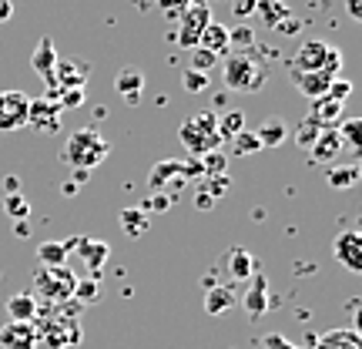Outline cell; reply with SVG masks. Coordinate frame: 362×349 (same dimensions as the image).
Here are the masks:
<instances>
[{"mask_svg":"<svg viewBox=\"0 0 362 349\" xmlns=\"http://www.w3.org/2000/svg\"><path fill=\"white\" fill-rule=\"evenodd\" d=\"M221 78H225V88L235 91V94H255V91L265 88L269 71L252 51H235L225 57Z\"/></svg>","mask_w":362,"mask_h":349,"instance_id":"6da1fadb","label":"cell"},{"mask_svg":"<svg viewBox=\"0 0 362 349\" xmlns=\"http://www.w3.org/2000/svg\"><path fill=\"white\" fill-rule=\"evenodd\" d=\"M107 151H111V144L101 138V131L81 128V131H74V135L67 138V144H64V151H61V158H64L71 168L90 171V168H98L104 158H107Z\"/></svg>","mask_w":362,"mask_h":349,"instance_id":"7a4b0ae2","label":"cell"},{"mask_svg":"<svg viewBox=\"0 0 362 349\" xmlns=\"http://www.w3.org/2000/svg\"><path fill=\"white\" fill-rule=\"evenodd\" d=\"M339 67H342V51L339 47H329L325 40H309V44L298 47L288 71H329V74L339 78Z\"/></svg>","mask_w":362,"mask_h":349,"instance_id":"3957f363","label":"cell"},{"mask_svg":"<svg viewBox=\"0 0 362 349\" xmlns=\"http://www.w3.org/2000/svg\"><path fill=\"white\" fill-rule=\"evenodd\" d=\"M181 144L192 151V155H208L218 148V128H215V115H194L181 125Z\"/></svg>","mask_w":362,"mask_h":349,"instance_id":"277c9868","label":"cell"},{"mask_svg":"<svg viewBox=\"0 0 362 349\" xmlns=\"http://www.w3.org/2000/svg\"><path fill=\"white\" fill-rule=\"evenodd\" d=\"M34 282H37L40 296L54 299V302H67V299L74 296V272L67 269V265H40L37 275H34Z\"/></svg>","mask_w":362,"mask_h":349,"instance_id":"5b68a950","label":"cell"},{"mask_svg":"<svg viewBox=\"0 0 362 349\" xmlns=\"http://www.w3.org/2000/svg\"><path fill=\"white\" fill-rule=\"evenodd\" d=\"M178 24H181V30H178V44H181V47H198L202 30L211 24V11H208V4H202V0L188 4V7L178 13Z\"/></svg>","mask_w":362,"mask_h":349,"instance_id":"8992f818","label":"cell"},{"mask_svg":"<svg viewBox=\"0 0 362 349\" xmlns=\"http://www.w3.org/2000/svg\"><path fill=\"white\" fill-rule=\"evenodd\" d=\"M30 98L24 91H0V131H17L27 125Z\"/></svg>","mask_w":362,"mask_h":349,"instance_id":"52a82bcc","label":"cell"},{"mask_svg":"<svg viewBox=\"0 0 362 349\" xmlns=\"http://www.w3.org/2000/svg\"><path fill=\"white\" fill-rule=\"evenodd\" d=\"M64 248H67V252H78L81 262L90 269V275H94V279L101 275L104 259L111 256V246H107L104 239H71V242H64Z\"/></svg>","mask_w":362,"mask_h":349,"instance_id":"ba28073f","label":"cell"},{"mask_svg":"<svg viewBox=\"0 0 362 349\" xmlns=\"http://www.w3.org/2000/svg\"><path fill=\"white\" fill-rule=\"evenodd\" d=\"M332 256H336V262H342L349 272L359 275L362 272V235L352 232V229L339 232L336 242H332Z\"/></svg>","mask_w":362,"mask_h":349,"instance_id":"9c48e42d","label":"cell"},{"mask_svg":"<svg viewBox=\"0 0 362 349\" xmlns=\"http://www.w3.org/2000/svg\"><path fill=\"white\" fill-rule=\"evenodd\" d=\"M37 326L34 323H4L0 326V349H37Z\"/></svg>","mask_w":362,"mask_h":349,"instance_id":"30bf717a","label":"cell"},{"mask_svg":"<svg viewBox=\"0 0 362 349\" xmlns=\"http://www.w3.org/2000/svg\"><path fill=\"white\" fill-rule=\"evenodd\" d=\"M292 74V81H296V88L305 94V98H322L325 91H329V84H332V78L336 74H329V71H288Z\"/></svg>","mask_w":362,"mask_h":349,"instance_id":"8fae6325","label":"cell"},{"mask_svg":"<svg viewBox=\"0 0 362 349\" xmlns=\"http://www.w3.org/2000/svg\"><path fill=\"white\" fill-rule=\"evenodd\" d=\"M339 151H342V138H339L336 128H322L319 131V138H315V144L309 148V158L315 161V165H329V161H336Z\"/></svg>","mask_w":362,"mask_h":349,"instance_id":"7c38bea8","label":"cell"},{"mask_svg":"<svg viewBox=\"0 0 362 349\" xmlns=\"http://www.w3.org/2000/svg\"><path fill=\"white\" fill-rule=\"evenodd\" d=\"M61 104L54 101H30V111H27V125H34L40 131H57L61 128Z\"/></svg>","mask_w":362,"mask_h":349,"instance_id":"4fadbf2b","label":"cell"},{"mask_svg":"<svg viewBox=\"0 0 362 349\" xmlns=\"http://www.w3.org/2000/svg\"><path fill=\"white\" fill-rule=\"evenodd\" d=\"M84 81H88V67L84 64H71V61H57V64H54V74H51V81H47V84H51L54 91L57 88H84Z\"/></svg>","mask_w":362,"mask_h":349,"instance_id":"5bb4252c","label":"cell"},{"mask_svg":"<svg viewBox=\"0 0 362 349\" xmlns=\"http://www.w3.org/2000/svg\"><path fill=\"white\" fill-rule=\"evenodd\" d=\"M37 299L34 292H13L7 299V316H11V323H34L37 319Z\"/></svg>","mask_w":362,"mask_h":349,"instance_id":"9a60e30c","label":"cell"},{"mask_svg":"<svg viewBox=\"0 0 362 349\" xmlns=\"http://www.w3.org/2000/svg\"><path fill=\"white\" fill-rule=\"evenodd\" d=\"M225 262H228V275H232V279H238V282H242V279H252V275H255V269H259V262H255V256H252V252H245V248H232V252H228V256H225Z\"/></svg>","mask_w":362,"mask_h":349,"instance_id":"2e32d148","label":"cell"},{"mask_svg":"<svg viewBox=\"0 0 362 349\" xmlns=\"http://www.w3.org/2000/svg\"><path fill=\"white\" fill-rule=\"evenodd\" d=\"M198 47H205V51H211L215 57H221V54H228L232 47H228V27H221V24H211L202 30V38H198Z\"/></svg>","mask_w":362,"mask_h":349,"instance_id":"e0dca14e","label":"cell"},{"mask_svg":"<svg viewBox=\"0 0 362 349\" xmlns=\"http://www.w3.org/2000/svg\"><path fill=\"white\" fill-rule=\"evenodd\" d=\"M255 138H259L262 148H279L288 138V128H285L282 118H265L259 128H255Z\"/></svg>","mask_w":362,"mask_h":349,"instance_id":"ac0fdd59","label":"cell"},{"mask_svg":"<svg viewBox=\"0 0 362 349\" xmlns=\"http://www.w3.org/2000/svg\"><path fill=\"white\" fill-rule=\"evenodd\" d=\"M309 118L319 125V128H336V121L342 118V104L332 101L329 94H322V98H315V108H312Z\"/></svg>","mask_w":362,"mask_h":349,"instance_id":"d6986e66","label":"cell"},{"mask_svg":"<svg viewBox=\"0 0 362 349\" xmlns=\"http://www.w3.org/2000/svg\"><path fill=\"white\" fill-rule=\"evenodd\" d=\"M30 64H34V71H37V74H44V78L51 81L54 64H57V51H54V40H51V38H40V44L34 47V57H30Z\"/></svg>","mask_w":362,"mask_h":349,"instance_id":"ffe728a7","label":"cell"},{"mask_svg":"<svg viewBox=\"0 0 362 349\" xmlns=\"http://www.w3.org/2000/svg\"><path fill=\"white\" fill-rule=\"evenodd\" d=\"M315 349H362V339L356 329H332L315 343Z\"/></svg>","mask_w":362,"mask_h":349,"instance_id":"44dd1931","label":"cell"},{"mask_svg":"<svg viewBox=\"0 0 362 349\" xmlns=\"http://www.w3.org/2000/svg\"><path fill=\"white\" fill-rule=\"evenodd\" d=\"M141 84H144V74L138 67H124V71L115 78L117 94H124L128 101H138V98H141Z\"/></svg>","mask_w":362,"mask_h":349,"instance_id":"7402d4cb","label":"cell"},{"mask_svg":"<svg viewBox=\"0 0 362 349\" xmlns=\"http://www.w3.org/2000/svg\"><path fill=\"white\" fill-rule=\"evenodd\" d=\"M235 306V292L228 285H208V296H205V312L208 316H221L225 309Z\"/></svg>","mask_w":362,"mask_h":349,"instance_id":"603a6c76","label":"cell"},{"mask_svg":"<svg viewBox=\"0 0 362 349\" xmlns=\"http://www.w3.org/2000/svg\"><path fill=\"white\" fill-rule=\"evenodd\" d=\"M325 178H329V185L336 192H346V188H352L359 181V165H336V168L325 171Z\"/></svg>","mask_w":362,"mask_h":349,"instance_id":"cb8c5ba5","label":"cell"},{"mask_svg":"<svg viewBox=\"0 0 362 349\" xmlns=\"http://www.w3.org/2000/svg\"><path fill=\"white\" fill-rule=\"evenodd\" d=\"M265 275L262 272H255V285L248 289V296H245V309L252 312V316H262V312L269 309V299H265Z\"/></svg>","mask_w":362,"mask_h":349,"instance_id":"d4e9b609","label":"cell"},{"mask_svg":"<svg viewBox=\"0 0 362 349\" xmlns=\"http://www.w3.org/2000/svg\"><path fill=\"white\" fill-rule=\"evenodd\" d=\"M215 128H218V138H235L238 131H245V115H242V111L215 115Z\"/></svg>","mask_w":362,"mask_h":349,"instance_id":"484cf974","label":"cell"},{"mask_svg":"<svg viewBox=\"0 0 362 349\" xmlns=\"http://www.w3.org/2000/svg\"><path fill=\"white\" fill-rule=\"evenodd\" d=\"M255 13L262 17V24L265 27H275L285 13H288V7H285L282 0H259V4H255Z\"/></svg>","mask_w":362,"mask_h":349,"instance_id":"4316f807","label":"cell"},{"mask_svg":"<svg viewBox=\"0 0 362 349\" xmlns=\"http://www.w3.org/2000/svg\"><path fill=\"white\" fill-rule=\"evenodd\" d=\"M37 262L40 265H67V248L64 242H47L37 248Z\"/></svg>","mask_w":362,"mask_h":349,"instance_id":"83f0119b","label":"cell"},{"mask_svg":"<svg viewBox=\"0 0 362 349\" xmlns=\"http://www.w3.org/2000/svg\"><path fill=\"white\" fill-rule=\"evenodd\" d=\"M336 131H339V138H342V144H349L352 151H359L362 148V121L359 118H349V121Z\"/></svg>","mask_w":362,"mask_h":349,"instance_id":"f1b7e54d","label":"cell"},{"mask_svg":"<svg viewBox=\"0 0 362 349\" xmlns=\"http://www.w3.org/2000/svg\"><path fill=\"white\" fill-rule=\"evenodd\" d=\"M228 47H235V51H252V47H255V30L245 24L228 30Z\"/></svg>","mask_w":362,"mask_h":349,"instance_id":"f546056e","label":"cell"},{"mask_svg":"<svg viewBox=\"0 0 362 349\" xmlns=\"http://www.w3.org/2000/svg\"><path fill=\"white\" fill-rule=\"evenodd\" d=\"M121 225L128 229V235H144L148 232V215L138 208H128V212H121Z\"/></svg>","mask_w":362,"mask_h":349,"instance_id":"4dcf8cb0","label":"cell"},{"mask_svg":"<svg viewBox=\"0 0 362 349\" xmlns=\"http://www.w3.org/2000/svg\"><path fill=\"white\" fill-rule=\"evenodd\" d=\"M319 125L312 121V118H305V121H298V128H296V142H298V148H305L309 151L312 144H315V138H319Z\"/></svg>","mask_w":362,"mask_h":349,"instance_id":"1f68e13d","label":"cell"},{"mask_svg":"<svg viewBox=\"0 0 362 349\" xmlns=\"http://www.w3.org/2000/svg\"><path fill=\"white\" fill-rule=\"evenodd\" d=\"M262 144L255 138V131H238L232 138V155H252V151H259Z\"/></svg>","mask_w":362,"mask_h":349,"instance_id":"d6a6232c","label":"cell"},{"mask_svg":"<svg viewBox=\"0 0 362 349\" xmlns=\"http://www.w3.org/2000/svg\"><path fill=\"white\" fill-rule=\"evenodd\" d=\"M4 208H7V212H11L17 222L27 219V198L21 192H7V198H4Z\"/></svg>","mask_w":362,"mask_h":349,"instance_id":"836d02e7","label":"cell"},{"mask_svg":"<svg viewBox=\"0 0 362 349\" xmlns=\"http://www.w3.org/2000/svg\"><path fill=\"white\" fill-rule=\"evenodd\" d=\"M205 88H208V74H205V71H194V67H188V71H185V91H188V94H202Z\"/></svg>","mask_w":362,"mask_h":349,"instance_id":"e575fe53","label":"cell"},{"mask_svg":"<svg viewBox=\"0 0 362 349\" xmlns=\"http://www.w3.org/2000/svg\"><path fill=\"white\" fill-rule=\"evenodd\" d=\"M332 101H339V104H346V98L352 94V81H346V78H332V84H329V91H325Z\"/></svg>","mask_w":362,"mask_h":349,"instance_id":"d590c367","label":"cell"},{"mask_svg":"<svg viewBox=\"0 0 362 349\" xmlns=\"http://www.w3.org/2000/svg\"><path fill=\"white\" fill-rule=\"evenodd\" d=\"M74 296L81 299V302H84V306H90V302H98V279H94V282H88V279H84V282H78L74 285Z\"/></svg>","mask_w":362,"mask_h":349,"instance_id":"8d00e7d4","label":"cell"},{"mask_svg":"<svg viewBox=\"0 0 362 349\" xmlns=\"http://www.w3.org/2000/svg\"><path fill=\"white\" fill-rule=\"evenodd\" d=\"M84 101V88H67V91H61V111H71V108H78V104Z\"/></svg>","mask_w":362,"mask_h":349,"instance_id":"74e56055","label":"cell"},{"mask_svg":"<svg viewBox=\"0 0 362 349\" xmlns=\"http://www.w3.org/2000/svg\"><path fill=\"white\" fill-rule=\"evenodd\" d=\"M215 61H218V57H215V54H211V51H205V47H194V71H205V74H208V67H211V64H215Z\"/></svg>","mask_w":362,"mask_h":349,"instance_id":"f35d334b","label":"cell"},{"mask_svg":"<svg viewBox=\"0 0 362 349\" xmlns=\"http://www.w3.org/2000/svg\"><path fill=\"white\" fill-rule=\"evenodd\" d=\"M262 346H265V349H302V346H296V343H288L285 336H279V333H269V336H262Z\"/></svg>","mask_w":362,"mask_h":349,"instance_id":"ab89813d","label":"cell"},{"mask_svg":"<svg viewBox=\"0 0 362 349\" xmlns=\"http://www.w3.org/2000/svg\"><path fill=\"white\" fill-rule=\"evenodd\" d=\"M298 27H302V24H298V17H296L292 11H288V13L282 17V21H279V24L272 27V30H282V34H298Z\"/></svg>","mask_w":362,"mask_h":349,"instance_id":"60d3db41","label":"cell"},{"mask_svg":"<svg viewBox=\"0 0 362 349\" xmlns=\"http://www.w3.org/2000/svg\"><path fill=\"white\" fill-rule=\"evenodd\" d=\"M255 4H259V0H235V4H232L235 17H242V21H245V17H252V13H255Z\"/></svg>","mask_w":362,"mask_h":349,"instance_id":"b9f144b4","label":"cell"},{"mask_svg":"<svg viewBox=\"0 0 362 349\" xmlns=\"http://www.w3.org/2000/svg\"><path fill=\"white\" fill-rule=\"evenodd\" d=\"M221 161H225L221 155L208 151V165H205V171H208V175H221V171H225V165H221Z\"/></svg>","mask_w":362,"mask_h":349,"instance_id":"7bdbcfd3","label":"cell"},{"mask_svg":"<svg viewBox=\"0 0 362 349\" xmlns=\"http://www.w3.org/2000/svg\"><path fill=\"white\" fill-rule=\"evenodd\" d=\"M346 13L352 21H362V0H346Z\"/></svg>","mask_w":362,"mask_h":349,"instance_id":"ee69618b","label":"cell"},{"mask_svg":"<svg viewBox=\"0 0 362 349\" xmlns=\"http://www.w3.org/2000/svg\"><path fill=\"white\" fill-rule=\"evenodd\" d=\"M13 17V0H0V24H7Z\"/></svg>","mask_w":362,"mask_h":349,"instance_id":"f6af8a7d","label":"cell"},{"mask_svg":"<svg viewBox=\"0 0 362 349\" xmlns=\"http://www.w3.org/2000/svg\"><path fill=\"white\" fill-rule=\"evenodd\" d=\"M211 205V195H198V208H208Z\"/></svg>","mask_w":362,"mask_h":349,"instance_id":"bcb514c9","label":"cell"}]
</instances>
